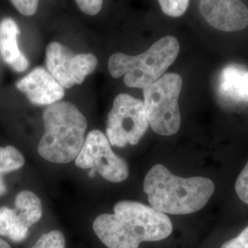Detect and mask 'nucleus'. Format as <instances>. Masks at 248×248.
<instances>
[{
	"instance_id": "obj_13",
	"label": "nucleus",
	"mask_w": 248,
	"mask_h": 248,
	"mask_svg": "<svg viewBox=\"0 0 248 248\" xmlns=\"http://www.w3.org/2000/svg\"><path fill=\"white\" fill-rule=\"evenodd\" d=\"M29 229L16 209L0 207V235L7 236L15 243H20L26 239Z\"/></svg>"
},
{
	"instance_id": "obj_2",
	"label": "nucleus",
	"mask_w": 248,
	"mask_h": 248,
	"mask_svg": "<svg viewBox=\"0 0 248 248\" xmlns=\"http://www.w3.org/2000/svg\"><path fill=\"white\" fill-rule=\"evenodd\" d=\"M151 207L165 214H189L202 210L215 190L213 180L203 177H180L163 165H155L143 181Z\"/></svg>"
},
{
	"instance_id": "obj_20",
	"label": "nucleus",
	"mask_w": 248,
	"mask_h": 248,
	"mask_svg": "<svg viewBox=\"0 0 248 248\" xmlns=\"http://www.w3.org/2000/svg\"><path fill=\"white\" fill-rule=\"evenodd\" d=\"M221 248H248V226L238 236L225 242Z\"/></svg>"
},
{
	"instance_id": "obj_7",
	"label": "nucleus",
	"mask_w": 248,
	"mask_h": 248,
	"mask_svg": "<svg viewBox=\"0 0 248 248\" xmlns=\"http://www.w3.org/2000/svg\"><path fill=\"white\" fill-rule=\"evenodd\" d=\"M76 166L82 169H92L107 180L114 183L124 181L129 176V168L110 147L106 135L94 130L87 135Z\"/></svg>"
},
{
	"instance_id": "obj_12",
	"label": "nucleus",
	"mask_w": 248,
	"mask_h": 248,
	"mask_svg": "<svg viewBox=\"0 0 248 248\" xmlns=\"http://www.w3.org/2000/svg\"><path fill=\"white\" fill-rule=\"evenodd\" d=\"M19 28L11 18H5L0 22V53L9 66L18 73L26 71L29 61L18 47Z\"/></svg>"
},
{
	"instance_id": "obj_18",
	"label": "nucleus",
	"mask_w": 248,
	"mask_h": 248,
	"mask_svg": "<svg viewBox=\"0 0 248 248\" xmlns=\"http://www.w3.org/2000/svg\"><path fill=\"white\" fill-rule=\"evenodd\" d=\"M18 12L25 16L34 15L38 9L39 0H10Z\"/></svg>"
},
{
	"instance_id": "obj_9",
	"label": "nucleus",
	"mask_w": 248,
	"mask_h": 248,
	"mask_svg": "<svg viewBox=\"0 0 248 248\" xmlns=\"http://www.w3.org/2000/svg\"><path fill=\"white\" fill-rule=\"evenodd\" d=\"M206 21L222 31H238L248 26V7L241 0H201Z\"/></svg>"
},
{
	"instance_id": "obj_14",
	"label": "nucleus",
	"mask_w": 248,
	"mask_h": 248,
	"mask_svg": "<svg viewBox=\"0 0 248 248\" xmlns=\"http://www.w3.org/2000/svg\"><path fill=\"white\" fill-rule=\"evenodd\" d=\"M15 207L21 220L29 228L39 222L43 216L41 200L31 191H20L16 196Z\"/></svg>"
},
{
	"instance_id": "obj_5",
	"label": "nucleus",
	"mask_w": 248,
	"mask_h": 248,
	"mask_svg": "<svg viewBox=\"0 0 248 248\" xmlns=\"http://www.w3.org/2000/svg\"><path fill=\"white\" fill-rule=\"evenodd\" d=\"M181 89L182 78L176 73L165 74L142 89L145 112L155 133L170 136L178 132L181 124L178 107Z\"/></svg>"
},
{
	"instance_id": "obj_17",
	"label": "nucleus",
	"mask_w": 248,
	"mask_h": 248,
	"mask_svg": "<svg viewBox=\"0 0 248 248\" xmlns=\"http://www.w3.org/2000/svg\"><path fill=\"white\" fill-rule=\"evenodd\" d=\"M235 191L240 200L243 202L248 204V163L236 179Z\"/></svg>"
},
{
	"instance_id": "obj_15",
	"label": "nucleus",
	"mask_w": 248,
	"mask_h": 248,
	"mask_svg": "<svg viewBox=\"0 0 248 248\" xmlns=\"http://www.w3.org/2000/svg\"><path fill=\"white\" fill-rule=\"evenodd\" d=\"M31 248H65V238L60 231L44 233Z\"/></svg>"
},
{
	"instance_id": "obj_8",
	"label": "nucleus",
	"mask_w": 248,
	"mask_h": 248,
	"mask_svg": "<svg viewBox=\"0 0 248 248\" xmlns=\"http://www.w3.org/2000/svg\"><path fill=\"white\" fill-rule=\"evenodd\" d=\"M46 67L63 89L80 85L95 71L98 58L93 53H73L66 46L53 42L46 48Z\"/></svg>"
},
{
	"instance_id": "obj_16",
	"label": "nucleus",
	"mask_w": 248,
	"mask_h": 248,
	"mask_svg": "<svg viewBox=\"0 0 248 248\" xmlns=\"http://www.w3.org/2000/svg\"><path fill=\"white\" fill-rule=\"evenodd\" d=\"M162 11L172 18L182 16L187 9L189 0H158Z\"/></svg>"
},
{
	"instance_id": "obj_1",
	"label": "nucleus",
	"mask_w": 248,
	"mask_h": 248,
	"mask_svg": "<svg viewBox=\"0 0 248 248\" xmlns=\"http://www.w3.org/2000/svg\"><path fill=\"white\" fill-rule=\"evenodd\" d=\"M93 230L108 248H138L142 242L168 238L173 231L169 216L145 204L122 201L113 213L101 214Z\"/></svg>"
},
{
	"instance_id": "obj_19",
	"label": "nucleus",
	"mask_w": 248,
	"mask_h": 248,
	"mask_svg": "<svg viewBox=\"0 0 248 248\" xmlns=\"http://www.w3.org/2000/svg\"><path fill=\"white\" fill-rule=\"evenodd\" d=\"M80 10L89 16H95L101 10L103 0H75Z\"/></svg>"
},
{
	"instance_id": "obj_21",
	"label": "nucleus",
	"mask_w": 248,
	"mask_h": 248,
	"mask_svg": "<svg viewBox=\"0 0 248 248\" xmlns=\"http://www.w3.org/2000/svg\"><path fill=\"white\" fill-rule=\"evenodd\" d=\"M4 174H6V172H5L3 167L0 164V196H3L4 194H6V192H7V186H6L5 181L3 179Z\"/></svg>"
},
{
	"instance_id": "obj_11",
	"label": "nucleus",
	"mask_w": 248,
	"mask_h": 248,
	"mask_svg": "<svg viewBox=\"0 0 248 248\" xmlns=\"http://www.w3.org/2000/svg\"><path fill=\"white\" fill-rule=\"evenodd\" d=\"M217 94L230 106L248 102V70L238 64L225 66L218 77Z\"/></svg>"
},
{
	"instance_id": "obj_3",
	"label": "nucleus",
	"mask_w": 248,
	"mask_h": 248,
	"mask_svg": "<svg viewBox=\"0 0 248 248\" xmlns=\"http://www.w3.org/2000/svg\"><path fill=\"white\" fill-rule=\"evenodd\" d=\"M45 134L38 152L47 161L67 164L76 159L85 142L87 120L79 109L68 101H58L45 108Z\"/></svg>"
},
{
	"instance_id": "obj_6",
	"label": "nucleus",
	"mask_w": 248,
	"mask_h": 248,
	"mask_svg": "<svg viewBox=\"0 0 248 248\" xmlns=\"http://www.w3.org/2000/svg\"><path fill=\"white\" fill-rule=\"evenodd\" d=\"M148 127L143 101L128 94L116 97L107 121V138L111 145H135L140 142Z\"/></svg>"
},
{
	"instance_id": "obj_4",
	"label": "nucleus",
	"mask_w": 248,
	"mask_h": 248,
	"mask_svg": "<svg viewBox=\"0 0 248 248\" xmlns=\"http://www.w3.org/2000/svg\"><path fill=\"white\" fill-rule=\"evenodd\" d=\"M179 50L177 38L165 36L141 54L113 53L108 59V68L114 78L124 76L127 87L143 89L165 75L177 59Z\"/></svg>"
},
{
	"instance_id": "obj_10",
	"label": "nucleus",
	"mask_w": 248,
	"mask_h": 248,
	"mask_svg": "<svg viewBox=\"0 0 248 248\" xmlns=\"http://www.w3.org/2000/svg\"><path fill=\"white\" fill-rule=\"evenodd\" d=\"M17 88L37 106H49L64 96V89L44 67H36L30 72L18 81Z\"/></svg>"
},
{
	"instance_id": "obj_22",
	"label": "nucleus",
	"mask_w": 248,
	"mask_h": 248,
	"mask_svg": "<svg viewBox=\"0 0 248 248\" xmlns=\"http://www.w3.org/2000/svg\"><path fill=\"white\" fill-rule=\"evenodd\" d=\"M0 248H10V246H9V244L6 242V241H4L3 239H1L0 238Z\"/></svg>"
}]
</instances>
